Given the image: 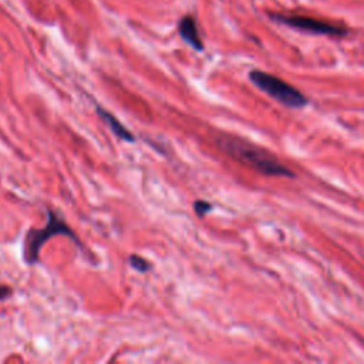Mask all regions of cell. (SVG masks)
Returning <instances> with one entry per match:
<instances>
[{"label":"cell","mask_w":364,"mask_h":364,"mask_svg":"<svg viewBox=\"0 0 364 364\" xmlns=\"http://www.w3.org/2000/svg\"><path fill=\"white\" fill-rule=\"evenodd\" d=\"M272 20L286 24L291 28L313 33V34H321V36H331V37H343L347 34V28L340 24L328 23L324 20L307 17V16H284V14H270Z\"/></svg>","instance_id":"cell-4"},{"label":"cell","mask_w":364,"mask_h":364,"mask_svg":"<svg viewBox=\"0 0 364 364\" xmlns=\"http://www.w3.org/2000/svg\"><path fill=\"white\" fill-rule=\"evenodd\" d=\"M97 114L98 117L102 119V122L109 128V131L117 136L119 138L121 141H127V142H134L135 141V136L131 131H128L109 111L104 109L102 107L97 105Z\"/></svg>","instance_id":"cell-6"},{"label":"cell","mask_w":364,"mask_h":364,"mask_svg":"<svg viewBox=\"0 0 364 364\" xmlns=\"http://www.w3.org/2000/svg\"><path fill=\"white\" fill-rule=\"evenodd\" d=\"M215 142L223 154L262 175L294 178V172L280 162L276 155L252 141L236 135L222 134L216 136Z\"/></svg>","instance_id":"cell-1"},{"label":"cell","mask_w":364,"mask_h":364,"mask_svg":"<svg viewBox=\"0 0 364 364\" xmlns=\"http://www.w3.org/2000/svg\"><path fill=\"white\" fill-rule=\"evenodd\" d=\"M210 209H212V205L206 200H195V203H193V210L199 218L205 216Z\"/></svg>","instance_id":"cell-8"},{"label":"cell","mask_w":364,"mask_h":364,"mask_svg":"<svg viewBox=\"0 0 364 364\" xmlns=\"http://www.w3.org/2000/svg\"><path fill=\"white\" fill-rule=\"evenodd\" d=\"M11 294V289L9 286H0V300L9 297Z\"/></svg>","instance_id":"cell-9"},{"label":"cell","mask_w":364,"mask_h":364,"mask_svg":"<svg viewBox=\"0 0 364 364\" xmlns=\"http://www.w3.org/2000/svg\"><path fill=\"white\" fill-rule=\"evenodd\" d=\"M54 236H67L70 237L78 247H82L81 242L75 232L67 225L64 218H61L55 210L47 209V223L41 229L31 228L27 230L24 243H23V257L27 264H36L40 260V250L47 243L50 237Z\"/></svg>","instance_id":"cell-2"},{"label":"cell","mask_w":364,"mask_h":364,"mask_svg":"<svg viewBox=\"0 0 364 364\" xmlns=\"http://www.w3.org/2000/svg\"><path fill=\"white\" fill-rule=\"evenodd\" d=\"M178 31H179V36L182 37V40L185 43H188L192 48H195L196 51H202L203 50V44H202V40L199 37L196 23H195V20L191 16H185L179 21Z\"/></svg>","instance_id":"cell-5"},{"label":"cell","mask_w":364,"mask_h":364,"mask_svg":"<svg viewBox=\"0 0 364 364\" xmlns=\"http://www.w3.org/2000/svg\"><path fill=\"white\" fill-rule=\"evenodd\" d=\"M249 80L264 94L276 100L279 104L287 107V108H303L309 104L307 97L289 84L287 81L279 78L277 75L260 71V70H252L249 73Z\"/></svg>","instance_id":"cell-3"},{"label":"cell","mask_w":364,"mask_h":364,"mask_svg":"<svg viewBox=\"0 0 364 364\" xmlns=\"http://www.w3.org/2000/svg\"><path fill=\"white\" fill-rule=\"evenodd\" d=\"M129 264H131L136 272H139V273H146V272L151 270V267H152V264H151L146 259H144V257H141V256H138V255H131V256H129Z\"/></svg>","instance_id":"cell-7"}]
</instances>
